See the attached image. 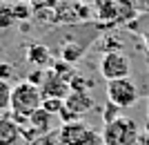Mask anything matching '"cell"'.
I'll use <instances>...</instances> for the list:
<instances>
[{
  "instance_id": "6da1fadb",
  "label": "cell",
  "mask_w": 149,
  "mask_h": 145,
  "mask_svg": "<svg viewBox=\"0 0 149 145\" xmlns=\"http://www.w3.org/2000/svg\"><path fill=\"white\" fill-rule=\"evenodd\" d=\"M42 107V94H40V87L31 85L27 81H20L18 85H13L11 92V118L18 123V127L27 125V120Z\"/></svg>"
},
{
  "instance_id": "7a4b0ae2",
  "label": "cell",
  "mask_w": 149,
  "mask_h": 145,
  "mask_svg": "<svg viewBox=\"0 0 149 145\" xmlns=\"http://www.w3.org/2000/svg\"><path fill=\"white\" fill-rule=\"evenodd\" d=\"M93 13L100 27L131 25V20L138 16L129 2H116V0H98L93 5Z\"/></svg>"
},
{
  "instance_id": "3957f363",
  "label": "cell",
  "mask_w": 149,
  "mask_h": 145,
  "mask_svg": "<svg viewBox=\"0 0 149 145\" xmlns=\"http://www.w3.org/2000/svg\"><path fill=\"white\" fill-rule=\"evenodd\" d=\"M102 145H138L140 132H138L136 120L120 116L113 123H107L102 127Z\"/></svg>"
},
{
  "instance_id": "277c9868",
  "label": "cell",
  "mask_w": 149,
  "mask_h": 145,
  "mask_svg": "<svg viewBox=\"0 0 149 145\" xmlns=\"http://www.w3.org/2000/svg\"><path fill=\"white\" fill-rule=\"evenodd\" d=\"M60 145H102V134L91 130L85 120H76L58 127Z\"/></svg>"
},
{
  "instance_id": "5b68a950",
  "label": "cell",
  "mask_w": 149,
  "mask_h": 145,
  "mask_svg": "<svg viewBox=\"0 0 149 145\" xmlns=\"http://www.w3.org/2000/svg\"><path fill=\"white\" fill-rule=\"evenodd\" d=\"M100 74L107 83L111 81H123L129 78L131 74V60L127 58L125 51H109L100 60Z\"/></svg>"
},
{
  "instance_id": "8992f818",
  "label": "cell",
  "mask_w": 149,
  "mask_h": 145,
  "mask_svg": "<svg viewBox=\"0 0 149 145\" xmlns=\"http://www.w3.org/2000/svg\"><path fill=\"white\" fill-rule=\"evenodd\" d=\"M93 109V96L89 92H71L65 101V109L60 114V120L62 125L67 123H76L80 120V116H85L87 112Z\"/></svg>"
},
{
  "instance_id": "52a82bcc",
  "label": "cell",
  "mask_w": 149,
  "mask_h": 145,
  "mask_svg": "<svg viewBox=\"0 0 149 145\" xmlns=\"http://www.w3.org/2000/svg\"><path fill=\"white\" fill-rule=\"evenodd\" d=\"M138 96H140L138 94V87L129 78L107 83V98H109V103H113V105L120 107V109L131 107V105L138 101Z\"/></svg>"
},
{
  "instance_id": "ba28073f",
  "label": "cell",
  "mask_w": 149,
  "mask_h": 145,
  "mask_svg": "<svg viewBox=\"0 0 149 145\" xmlns=\"http://www.w3.org/2000/svg\"><path fill=\"white\" fill-rule=\"evenodd\" d=\"M40 94L45 98H60V101H67V96L71 94V85H69L67 78L58 76L54 69H47L45 74V81L40 85Z\"/></svg>"
},
{
  "instance_id": "9c48e42d",
  "label": "cell",
  "mask_w": 149,
  "mask_h": 145,
  "mask_svg": "<svg viewBox=\"0 0 149 145\" xmlns=\"http://www.w3.org/2000/svg\"><path fill=\"white\" fill-rule=\"evenodd\" d=\"M25 60L33 69H45L47 65H51V49L42 43H31L25 49Z\"/></svg>"
},
{
  "instance_id": "30bf717a",
  "label": "cell",
  "mask_w": 149,
  "mask_h": 145,
  "mask_svg": "<svg viewBox=\"0 0 149 145\" xmlns=\"http://www.w3.org/2000/svg\"><path fill=\"white\" fill-rule=\"evenodd\" d=\"M20 139V127L11 118V114H0V145H16Z\"/></svg>"
},
{
  "instance_id": "8fae6325",
  "label": "cell",
  "mask_w": 149,
  "mask_h": 145,
  "mask_svg": "<svg viewBox=\"0 0 149 145\" xmlns=\"http://www.w3.org/2000/svg\"><path fill=\"white\" fill-rule=\"evenodd\" d=\"M27 125H29L31 132L36 134V139H40V136H45V134H51V132H54V116H51V114H47L42 107H40V109H38V112L29 118V123H27Z\"/></svg>"
},
{
  "instance_id": "7c38bea8",
  "label": "cell",
  "mask_w": 149,
  "mask_h": 145,
  "mask_svg": "<svg viewBox=\"0 0 149 145\" xmlns=\"http://www.w3.org/2000/svg\"><path fill=\"white\" fill-rule=\"evenodd\" d=\"M11 92L13 87L9 83L0 81V114H9V109H11Z\"/></svg>"
},
{
  "instance_id": "4fadbf2b",
  "label": "cell",
  "mask_w": 149,
  "mask_h": 145,
  "mask_svg": "<svg viewBox=\"0 0 149 145\" xmlns=\"http://www.w3.org/2000/svg\"><path fill=\"white\" fill-rule=\"evenodd\" d=\"M13 25H16V16L11 5H0V29H9Z\"/></svg>"
},
{
  "instance_id": "5bb4252c",
  "label": "cell",
  "mask_w": 149,
  "mask_h": 145,
  "mask_svg": "<svg viewBox=\"0 0 149 145\" xmlns=\"http://www.w3.org/2000/svg\"><path fill=\"white\" fill-rule=\"evenodd\" d=\"M42 109L47 114H51V116H60L62 109H65V101H60V98H45Z\"/></svg>"
},
{
  "instance_id": "9a60e30c",
  "label": "cell",
  "mask_w": 149,
  "mask_h": 145,
  "mask_svg": "<svg viewBox=\"0 0 149 145\" xmlns=\"http://www.w3.org/2000/svg\"><path fill=\"white\" fill-rule=\"evenodd\" d=\"M100 47H102L105 54H109V51H123V40H120V38H113V34H111V36L102 38Z\"/></svg>"
},
{
  "instance_id": "2e32d148",
  "label": "cell",
  "mask_w": 149,
  "mask_h": 145,
  "mask_svg": "<svg viewBox=\"0 0 149 145\" xmlns=\"http://www.w3.org/2000/svg\"><path fill=\"white\" fill-rule=\"evenodd\" d=\"M120 112H123V109L116 107L113 103H107L105 109H102V120H105V125H107V123H113V120H118L120 116H123Z\"/></svg>"
},
{
  "instance_id": "e0dca14e",
  "label": "cell",
  "mask_w": 149,
  "mask_h": 145,
  "mask_svg": "<svg viewBox=\"0 0 149 145\" xmlns=\"http://www.w3.org/2000/svg\"><path fill=\"white\" fill-rule=\"evenodd\" d=\"M11 9H13V16H16V22L18 20H29V18H33V9H31V5H11Z\"/></svg>"
},
{
  "instance_id": "ac0fdd59",
  "label": "cell",
  "mask_w": 149,
  "mask_h": 145,
  "mask_svg": "<svg viewBox=\"0 0 149 145\" xmlns=\"http://www.w3.org/2000/svg\"><path fill=\"white\" fill-rule=\"evenodd\" d=\"M29 145H60V139H58V130H54L51 134H45V136L36 139L33 143H29Z\"/></svg>"
},
{
  "instance_id": "d6986e66",
  "label": "cell",
  "mask_w": 149,
  "mask_h": 145,
  "mask_svg": "<svg viewBox=\"0 0 149 145\" xmlns=\"http://www.w3.org/2000/svg\"><path fill=\"white\" fill-rule=\"evenodd\" d=\"M13 65H9V63H0V81H5V83H9L13 78Z\"/></svg>"
},
{
  "instance_id": "ffe728a7",
  "label": "cell",
  "mask_w": 149,
  "mask_h": 145,
  "mask_svg": "<svg viewBox=\"0 0 149 145\" xmlns=\"http://www.w3.org/2000/svg\"><path fill=\"white\" fill-rule=\"evenodd\" d=\"M138 145H149V130L140 134V139H138Z\"/></svg>"
},
{
  "instance_id": "44dd1931",
  "label": "cell",
  "mask_w": 149,
  "mask_h": 145,
  "mask_svg": "<svg viewBox=\"0 0 149 145\" xmlns=\"http://www.w3.org/2000/svg\"><path fill=\"white\" fill-rule=\"evenodd\" d=\"M143 40H145V47H147V51H149V27L143 32Z\"/></svg>"
}]
</instances>
